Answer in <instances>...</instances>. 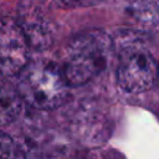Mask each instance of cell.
Here are the masks:
<instances>
[{"label": "cell", "instance_id": "1", "mask_svg": "<svg viewBox=\"0 0 159 159\" xmlns=\"http://www.w3.org/2000/svg\"><path fill=\"white\" fill-rule=\"evenodd\" d=\"M112 41L101 30H88L72 37L62 57V72L70 86H81L107 66Z\"/></svg>", "mask_w": 159, "mask_h": 159}, {"label": "cell", "instance_id": "2", "mask_svg": "<svg viewBox=\"0 0 159 159\" xmlns=\"http://www.w3.org/2000/svg\"><path fill=\"white\" fill-rule=\"evenodd\" d=\"M70 87L61 66L40 60L30 62L21 71L16 89L25 103L37 109L50 111L68 101Z\"/></svg>", "mask_w": 159, "mask_h": 159}, {"label": "cell", "instance_id": "3", "mask_svg": "<svg viewBox=\"0 0 159 159\" xmlns=\"http://www.w3.org/2000/svg\"><path fill=\"white\" fill-rule=\"evenodd\" d=\"M117 81L122 89L139 93L149 89L159 77V65L137 41H118Z\"/></svg>", "mask_w": 159, "mask_h": 159}, {"label": "cell", "instance_id": "4", "mask_svg": "<svg viewBox=\"0 0 159 159\" xmlns=\"http://www.w3.org/2000/svg\"><path fill=\"white\" fill-rule=\"evenodd\" d=\"M17 24L21 27L30 48L45 51L52 46L56 27L43 5L37 0H21L17 7Z\"/></svg>", "mask_w": 159, "mask_h": 159}, {"label": "cell", "instance_id": "5", "mask_svg": "<svg viewBox=\"0 0 159 159\" xmlns=\"http://www.w3.org/2000/svg\"><path fill=\"white\" fill-rule=\"evenodd\" d=\"M30 45L11 17L0 19V72L6 76L20 75L29 65Z\"/></svg>", "mask_w": 159, "mask_h": 159}, {"label": "cell", "instance_id": "6", "mask_svg": "<svg viewBox=\"0 0 159 159\" xmlns=\"http://www.w3.org/2000/svg\"><path fill=\"white\" fill-rule=\"evenodd\" d=\"M22 98L16 88L0 83V125L12 123L22 109Z\"/></svg>", "mask_w": 159, "mask_h": 159}, {"label": "cell", "instance_id": "7", "mask_svg": "<svg viewBox=\"0 0 159 159\" xmlns=\"http://www.w3.org/2000/svg\"><path fill=\"white\" fill-rule=\"evenodd\" d=\"M15 158V144L14 140L0 130V159H14Z\"/></svg>", "mask_w": 159, "mask_h": 159}, {"label": "cell", "instance_id": "8", "mask_svg": "<svg viewBox=\"0 0 159 159\" xmlns=\"http://www.w3.org/2000/svg\"><path fill=\"white\" fill-rule=\"evenodd\" d=\"M97 0H53V4L58 9H75L81 6H88Z\"/></svg>", "mask_w": 159, "mask_h": 159}]
</instances>
